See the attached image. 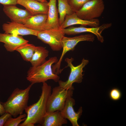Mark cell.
I'll return each instance as SVG.
<instances>
[{
	"mask_svg": "<svg viewBox=\"0 0 126 126\" xmlns=\"http://www.w3.org/2000/svg\"><path fill=\"white\" fill-rule=\"evenodd\" d=\"M42 93L38 101L28 106L25 110L27 117L19 126H33L39 124L46 112V106L48 98L51 93V86L46 82L43 83Z\"/></svg>",
	"mask_w": 126,
	"mask_h": 126,
	"instance_id": "1",
	"label": "cell"
},
{
	"mask_svg": "<svg viewBox=\"0 0 126 126\" xmlns=\"http://www.w3.org/2000/svg\"><path fill=\"white\" fill-rule=\"evenodd\" d=\"M33 84L31 83L24 89L15 88L6 102L1 103L6 112L14 118L23 114L28 106L29 92Z\"/></svg>",
	"mask_w": 126,
	"mask_h": 126,
	"instance_id": "2",
	"label": "cell"
},
{
	"mask_svg": "<svg viewBox=\"0 0 126 126\" xmlns=\"http://www.w3.org/2000/svg\"><path fill=\"white\" fill-rule=\"evenodd\" d=\"M58 61L56 57H52L40 65L31 67L27 72V80L33 84L43 83L49 80L58 82L60 77L53 72L52 68V65Z\"/></svg>",
	"mask_w": 126,
	"mask_h": 126,
	"instance_id": "3",
	"label": "cell"
},
{
	"mask_svg": "<svg viewBox=\"0 0 126 126\" xmlns=\"http://www.w3.org/2000/svg\"><path fill=\"white\" fill-rule=\"evenodd\" d=\"M74 90L73 87L67 90L59 86L53 88L47 101L46 112L61 110L64 107L66 98L73 96Z\"/></svg>",
	"mask_w": 126,
	"mask_h": 126,
	"instance_id": "4",
	"label": "cell"
},
{
	"mask_svg": "<svg viewBox=\"0 0 126 126\" xmlns=\"http://www.w3.org/2000/svg\"><path fill=\"white\" fill-rule=\"evenodd\" d=\"M74 59L71 58H66L65 61L67 64V67L70 69V72L68 80L64 81L59 80L58 81L59 86L64 89L67 90L73 86L72 84L74 83H80L82 80L84 74H82L83 69L89 62L88 60L83 58L81 63L79 65L75 66L72 63Z\"/></svg>",
	"mask_w": 126,
	"mask_h": 126,
	"instance_id": "5",
	"label": "cell"
},
{
	"mask_svg": "<svg viewBox=\"0 0 126 126\" xmlns=\"http://www.w3.org/2000/svg\"><path fill=\"white\" fill-rule=\"evenodd\" d=\"M94 35L91 34L81 35L72 37L64 36L62 40L63 50L59 60L52 66L53 72L57 75L61 72L62 71L60 69L61 63L64 55L66 52L73 50L79 42L83 41L93 42L94 40Z\"/></svg>",
	"mask_w": 126,
	"mask_h": 126,
	"instance_id": "6",
	"label": "cell"
},
{
	"mask_svg": "<svg viewBox=\"0 0 126 126\" xmlns=\"http://www.w3.org/2000/svg\"><path fill=\"white\" fill-rule=\"evenodd\" d=\"M65 34L63 29L44 30L38 32L37 36L42 41L49 45L54 51L62 48V40Z\"/></svg>",
	"mask_w": 126,
	"mask_h": 126,
	"instance_id": "7",
	"label": "cell"
},
{
	"mask_svg": "<svg viewBox=\"0 0 126 126\" xmlns=\"http://www.w3.org/2000/svg\"><path fill=\"white\" fill-rule=\"evenodd\" d=\"M104 9L103 0H90L75 13L78 17L82 19L91 20L100 17Z\"/></svg>",
	"mask_w": 126,
	"mask_h": 126,
	"instance_id": "8",
	"label": "cell"
},
{
	"mask_svg": "<svg viewBox=\"0 0 126 126\" xmlns=\"http://www.w3.org/2000/svg\"><path fill=\"white\" fill-rule=\"evenodd\" d=\"M111 23L104 24L101 26L96 27L87 28L84 26L71 27L63 29L65 34L68 35H74L85 32L91 33L95 35L98 40L101 43L104 41V38L101 33L104 30L110 27Z\"/></svg>",
	"mask_w": 126,
	"mask_h": 126,
	"instance_id": "9",
	"label": "cell"
},
{
	"mask_svg": "<svg viewBox=\"0 0 126 126\" xmlns=\"http://www.w3.org/2000/svg\"><path fill=\"white\" fill-rule=\"evenodd\" d=\"M72 97L70 96L66 98L64 107L60 112L63 117L69 120L73 126H79L77 121L82 115V108L80 107L76 112L74 111L73 106L75 102Z\"/></svg>",
	"mask_w": 126,
	"mask_h": 126,
	"instance_id": "10",
	"label": "cell"
},
{
	"mask_svg": "<svg viewBox=\"0 0 126 126\" xmlns=\"http://www.w3.org/2000/svg\"><path fill=\"white\" fill-rule=\"evenodd\" d=\"M2 27L5 33L14 35H33L37 36L38 32L26 27L22 24L12 21L4 24Z\"/></svg>",
	"mask_w": 126,
	"mask_h": 126,
	"instance_id": "11",
	"label": "cell"
},
{
	"mask_svg": "<svg viewBox=\"0 0 126 126\" xmlns=\"http://www.w3.org/2000/svg\"><path fill=\"white\" fill-rule=\"evenodd\" d=\"M3 11L11 21L22 23L32 15L26 9L17 7L15 5L4 6Z\"/></svg>",
	"mask_w": 126,
	"mask_h": 126,
	"instance_id": "12",
	"label": "cell"
},
{
	"mask_svg": "<svg viewBox=\"0 0 126 126\" xmlns=\"http://www.w3.org/2000/svg\"><path fill=\"white\" fill-rule=\"evenodd\" d=\"M28 41L20 35L0 33V42L4 43V46L8 51L13 52L21 46L28 43Z\"/></svg>",
	"mask_w": 126,
	"mask_h": 126,
	"instance_id": "13",
	"label": "cell"
},
{
	"mask_svg": "<svg viewBox=\"0 0 126 126\" xmlns=\"http://www.w3.org/2000/svg\"><path fill=\"white\" fill-rule=\"evenodd\" d=\"M47 3L37 0H17V4L24 7L32 15L40 14H47L49 9Z\"/></svg>",
	"mask_w": 126,
	"mask_h": 126,
	"instance_id": "14",
	"label": "cell"
},
{
	"mask_svg": "<svg viewBox=\"0 0 126 126\" xmlns=\"http://www.w3.org/2000/svg\"><path fill=\"white\" fill-rule=\"evenodd\" d=\"M75 24L96 27L99 26L100 21L97 18L91 20L82 19L78 17L75 13H74L72 14L66 16L64 21L60 26V28L64 29L68 27Z\"/></svg>",
	"mask_w": 126,
	"mask_h": 126,
	"instance_id": "15",
	"label": "cell"
},
{
	"mask_svg": "<svg viewBox=\"0 0 126 126\" xmlns=\"http://www.w3.org/2000/svg\"><path fill=\"white\" fill-rule=\"evenodd\" d=\"M49 9L45 29H58L60 28L56 0H49L48 2Z\"/></svg>",
	"mask_w": 126,
	"mask_h": 126,
	"instance_id": "16",
	"label": "cell"
},
{
	"mask_svg": "<svg viewBox=\"0 0 126 126\" xmlns=\"http://www.w3.org/2000/svg\"><path fill=\"white\" fill-rule=\"evenodd\" d=\"M47 14H40L32 15L22 24L26 27L39 32L45 30Z\"/></svg>",
	"mask_w": 126,
	"mask_h": 126,
	"instance_id": "17",
	"label": "cell"
},
{
	"mask_svg": "<svg viewBox=\"0 0 126 126\" xmlns=\"http://www.w3.org/2000/svg\"><path fill=\"white\" fill-rule=\"evenodd\" d=\"M67 123V120L58 111L46 112L39 124L42 126H61Z\"/></svg>",
	"mask_w": 126,
	"mask_h": 126,
	"instance_id": "18",
	"label": "cell"
},
{
	"mask_svg": "<svg viewBox=\"0 0 126 126\" xmlns=\"http://www.w3.org/2000/svg\"><path fill=\"white\" fill-rule=\"evenodd\" d=\"M49 51L45 47L41 46H36L34 53L30 61L32 66L40 65L46 61V58L49 55Z\"/></svg>",
	"mask_w": 126,
	"mask_h": 126,
	"instance_id": "19",
	"label": "cell"
},
{
	"mask_svg": "<svg viewBox=\"0 0 126 126\" xmlns=\"http://www.w3.org/2000/svg\"><path fill=\"white\" fill-rule=\"evenodd\" d=\"M58 9L60 17L59 22L60 26L63 23L67 15L72 14L74 13L69 4L67 0H57Z\"/></svg>",
	"mask_w": 126,
	"mask_h": 126,
	"instance_id": "20",
	"label": "cell"
},
{
	"mask_svg": "<svg viewBox=\"0 0 126 126\" xmlns=\"http://www.w3.org/2000/svg\"><path fill=\"white\" fill-rule=\"evenodd\" d=\"M36 47L34 45L28 43L18 47L16 51L20 54L24 60L30 62Z\"/></svg>",
	"mask_w": 126,
	"mask_h": 126,
	"instance_id": "21",
	"label": "cell"
},
{
	"mask_svg": "<svg viewBox=\"0 0 126 126\" xmlns=\"http://www.w3.org/2000/svg\"><path fill=\"white\" fill-rule=\"evenodd\" d=\"M27 115L25 114H20L17 118L9 117L4 124V126H18L21 122L24 121L26 119Z\"/></svg>",
	"mask_w": 126,
	"mask_h": 126,
	"instance_id": "22",
	"label": "cell"
},
{
	"mask_svg": "<svg viewBox=\"0 0 126 126\" xmlns=\"http://www.w3.org/2000/svg\"><path fill=\"white\" fill-rule=\"evenodd\" d=\"M90 0H67L72 10L75 12L78 11L83 5Z\"/></svg>",
	"mask_w": 126,
	"mask_h": 126,
	"instance_id": "23",
	"label": "cell"
},
{
	"mask_svg": "<svg viewBox=\"0 0 126 126\" xmlns=\"http://www.w3.org/2000/svg\"><path fill=\"white\" fill-rule=\"evenodd\" d=\"M109 96L112 100L115 101L119 99L122 96V93L119 89L114 88L111 89L109 93Z\"/></svg>",
	"mask_w": 126,
	"mask_h": 126,
	"instance_id": "24",
	"label": "cell"
},
{
	"mask_svg": "<svg viewBox=\"0 0 126 126\" xmlns=\"http://www.w3.org/2000/svg\"><path fill=\"white\" fill-rule=\"evenodd\" d=\"M12 116L9 113L5 112L0 117V126L4 125L8 119Z\"/></svg>",
	"mask_w": 126,
	"mask_h": 126,
	"instance_id": "25",
	"label": "cell"
},
{
	"mask_svg": "<svg viewBox=\"0 0 126 126\" xmlns=\"http://www.w3.org/2000/svg\"><path fill=\"white\" fill-rule=\"evenodd\" d=\"M17 0H0V4L4 6L16 5Z\"/></svg>",
	"mask_w": 126,
	"mask_h": 126,
	"instance_id": "26",
	"label": "cell"
},
{
	"mask_svg": "<svg viewBox=\"0 0 126 126\" xmlns=\"http://www.w3.org/2000/svg\"><path fill=\"white\" fill-rule=\"evenodd\" d=\"M5 112H6L4 108L0 102V115H2Z\"/></svg>",
	"mask_w": 126,
	"mask_h": 126,
	"instance_id": "27",
	"label": "cell"
},
{
	"mask_svg": "<svg viewBox=\"0 0 126 126\" xmlns=\"http://www.w3.org/2000/svg\"><path fill=\"white\" fill-rule=\"evenodd\" d=\"M38 1L42 2H48L47 0H37Z\"/></svg>",
	"mask_w": 126,
	"mask_h": 126,
	"instance_id": "28",
	"label": "cell"
},
{
	"mask_svg": "<svg viewBox=\"0 0 126 126\" xmlns=\"http://www.w3.org/2000/svg\"></svg>",
	"mask_w": 126,
	"mask_h": 126,
	"instance_id": "29",
	"label": "cell"
}]
</instances>
